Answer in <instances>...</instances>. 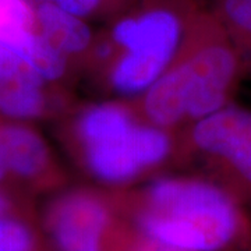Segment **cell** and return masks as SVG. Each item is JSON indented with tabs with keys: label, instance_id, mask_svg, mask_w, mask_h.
Wrapping results in <instances>:
<instances>
[{
	"label": "cell",
	"instance_id": "6",
	"mask_svg": "<svg viewBox=\"0 0 251 251\" xmlns=\"http://www.w3.org/2000/svg\"><path fill=\"white\" fill-rule=\"evenodd\" d=\"M39 224L53 251H122L128 227L110 191L85 183L52 194Z\"/></svg>",
	"mask_w": 251,
	"mask_h": 251
},
{
	"label": "cell",
	"instance_id": "7",
	"mask_svg": "<svg viewBox=\"0 0 251 251\" xmlns=\"http://www.w3.org/2000/svg\"><path fill=\"white\" fill-rule=\"evenodd\" d=\"M0 147L16 187L28 197L70 186L66 169L41 133L27 122L0 117Z\"/></svg>",
	"mask_w": 251,
	"mask_h": 251
},
{
	"label": "cell",
	"instance_id": "9",
	"mask_svg": "<svg viewBox=\"0 0 251 251\" xmlns=\"http://www.w3.org/2000/svg\"><path fill=\"white\" fill-rule=\"evenodd\" d=\"M251 74V0H206Z\"/></svg>",
	"mask_w": 251,
	"mask_h": 251
},
{
	"label": "cell",
	"instance_id": "12",
	"mask_svg": "<svg viewBox=\"0 0 251 251\" xmlns=\"http://www.w3.org/2000/svg\"><path fill=\"white\" fill-rule=\"evenodd\" d=\"M122 251H186L173 247L169 244L153 240L151 237L141 233L138 229H135L133 225L128 222V229L126 233L123 249Z\"/></svg>",
	"mask_w": 251,
	"mask_h": 251
},
{
	"label": "cell",
	"instance_id": "8",
	"mask_svg": "<svg viewBox=\"0 0 251 251\" xmlns=\"http://www.w3.org/2000/svg\"><path fill=\"white\" fill-rule=\"evenodd\" d=\"M34 4L36 31L84 80L95 59L99 28L92 27L90 21L66 11L54 1Z\"/></svg>",
	"mask_w": 251,
	"mask_h": 251
},
{
	"label": "cell",
	"instance_id": "11",
	"mask_svg": "<svg viewBox=\"0 0 251 251\" xmlns=\"http://www.w3.org/2000/svg\"><path fill=\"white\" fill-rule=\"evenodd\" d=\"M28 73L35 72L24 62V59L13 48L0 44V81L10 80Z\"/></svg>",
	"mask_w": 251,
	"mask_h": 251
},
{
	"label": "cell",
	"instance_id": "2",
	"mask_svg": "<svg viewBox=\"0 0 251 251\" xmlns=\"http://www.w3.org/2000/svg\"><path fill=\"white\" fill-rule=\"evenodd\" d=\"M117 212L141 233L186 251H242L251 214L215 181L171 172L125 190H109Z\"/></svg>",
	"mask_w": 251,
	"mask_h": 251
},
{
	"label": "cell",
	"instance_id": "10",
	"mask_svg": "<svg viewBox=\"0 0 251 251\" xmlns=\"http://www.w3.org/2000/svg\"><path fill=\"white\" fill-rule=\"evenodd\" d=\"M35 31V4L31 0H0V44L17 50Z\"/></svg>",
	"mask_w": 251,
	"mask_h": 251
},
{
	"label": "cell",
	"instance_id": "13",
	"mask_svg": "<svg viewBox=\"0 0 251 251\" xmlns=\"http://www.w3.org/2000/svg\"><path fill=\"white\" fill-rule=\"evenodd\" d=\"M32 215L38 216L32 200L20 197L0 187V216Z\"/></svg>",
	"mask_w": 251,
	"mask_h": 251
},
{
	"label": "cell",
	"instance_id": "5",
	"mask_svg": "<svg viewBox=\"0 0 251 251\" xmlns=\"http://www.w3.org/2000/svg\"><path fill=\"white\" fill-rule=\"evenodd\" d=\"M177 172L201 175L251 214V110L226 108L179 131Z\"/></svg>",
	"mask_w": 251,
	"mask_h": 251
},
{
	"label": "cell",
	"instance_id": "3",
	"mask_svg": "<svg viewBox=\"0 0 251 251\" xmlns=\"http://www.w3.org/2000/svg\"><path fill=\"white\" fill-rule=\"evenodd\" d=\"M244 75L242 54L205 0L171 67L128 100L148 123L179 133L233 103Z\"/></svg>",
	"mask_w": 251,
	"mask_h": 251
},
{
	"label": "cell",
	"instance_id": "15",
	"mask_svg": "<svg viewBox=\"0 0 251 251\" xmlns=\"http://www.w3.org/2000/svg\"><path fill=\"white\" fill-rule=\"evenodd\" d=\"M242 251H251V244L249 246V247H246V249H244V250H242Z\"/></svg>",
	"mask_w": 251,
	"mask_h": 251
},
{
	"label": "cell",
	"instance_id": "1",
	"mask_svg": "<svg viewBox=\"0 0 251 251\" xmlns=\"http://www.w3.org/2000/svg\"><path fill=\"white\" fill-rule=\"evenodd\" d=\"M56 128L85 184L125 190L177 172L179 133L144 120L128 99L77 100Z\"/></svg>",
	"mask_w": 251,
	"mask_h": 251
},
{
	"label": "cell",
	"instance_id": "4",
	"mask_svg": "<svg viewBox=\"0 0 251 251\" xmlns=\"http://www.w3.org/2000/svg\"><path fill=\"white\" fill-rule=\"evenodd\" d=\"M205 0H141L99 28L84 81L102 98L134 99L175 62Z\"/></svg>",
	"mask_w": 251,
	"mask_h": 251
},
{
	"label": "cell",
	"instance_id": "14",
	"mask_svg": "<svg viewBox=\"0 0 251 251\" xmlns=\"http://www.w3.org/2000/svg\"><path fill=\"white\" fill-rule=\"evenodd\" d=\"M0 187L4 188V190H7V191L13 193V194H16V196L32 200L31 197H28V196H25V194H23V193L16 187L14 181H13V179H11V176H10L9 169H7V165H6L4 156H3V152H1V147H0Z\"/></svg>",
	"mask_w": 251,
	"mask_h": 251
}]
</instances>
